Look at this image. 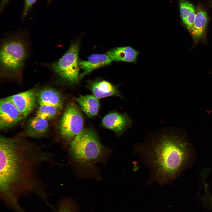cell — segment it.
Wrapping results in <instances>:
<instances>
[{
	"label": "cell",
	"instance_id": "obj_20",
	"mask_svg": "<svg viewBox=\"0 0 212 212\" xmlns=\"http://www.w3.org/2000/svg\"><path fill=\"white\" fill-rule=\"evenodd\" d=\"M57 212H73L71 204L65 201L61 202L58 205Z\"/></svg>",
	"mask_w": 212,
	"mask_h": 212
},
{
	"label": "cell",
	"instance_id": "obj_8",
	"mask_svg": "<svg viewBox=\"0 0 212 212\" xmlns=\"http://www.w3.org/2000/svg\"><path fill=\"white\" fill-rule=\"evenodd\" d=\"M132 120L125 113L114 112L106 115L102 119V125L104 127L118 135L123 133L131 127Z\"/></svg>",
	"mask_w": 212,
	"mask_h": 212
},
{
	"label": "cell",
	"instance_id": "obj_17",
	"mask_svg": "<svg viewBox=\"0 0 212 212\" xmlns=\"http://www.w3.org/2000/svg\"><path fill=\"white\" fill-rule=\"evenodd\" d=\"M60 110L54 106L39 105L36 116L48 120L57 115Z\"/></svg>",
	"mask_w": 212,
	"mask_h": 212
},
{
	"label": "cell",
	"instance_id": "obj_3",
	"mask_svg": "<svg viewBox=\"0 0 212 212\" xmlns=\"http://www.w3.org/2000/svg\"><path fill=\"white\" fill-rule=\"evenodd\" d=\"M96 133L89 128L83 129L70 142L69 151L76 162L90 164L99 161L106 153Z\"/></svg>",
	"mask_w": 212,
	"mask_h": 212
},
{
	"label": "cell",
	"instance_id": "obj_14",
	"mask_svg": "<svg viewBox=\"0 0 212 212\" xmlns=\"http://www.w3.org/2000/svg\"><path fill=\"white\" fill-rule=\"evenodd\" d=\"M75 100L88 117H94L97 114L100 103L98 99L94 95H80Z\"/></svg>",
	"mask_w": 212,
	"mask_h": 212
},
{
	"label": "cell",
	"instance_id": "obj_6",
	"mask_svg": "<svg viewBox=\"0 0 212 212\" xmlns=\"http://www.w3.org/2000/svg\"><path fill=\"white\" fill-rule=\"evenodd\" d=\"M84 123L80 109L75 103H70L65 108L60 120V135L65 140L71 142L83 130Z\"/></svg>",
	"mask_w": 212,
	"mask_h": 212
},
{
	"label": "cell",
	"instance_id": "obj_11",
	"mask_svg": "<svg viewBox=\"0 0 212 212\" xmlns=\"http://www.w3.org/2000/svg\"><path fill=\"white\" fill-rule=\"evenodd\" d=\"M89 87L93 95L98 99L111 96L122 98L119 90V86L106 81L95 82L91 83Z\"/></svg>",
	"mask_w": 212,
	"mask_h": 212
},
{
	"label": "cell",
	"instance_id": "obj_4",
	"mask_svg": "<svg viewBox=\"0 0 212 212\" xmlns=\"http://www.w3.org/2000/svg\"><path fill=\"white\" fill-rule=\"evenodd\" d=\"M27 44L24 39L14 36L4 40L0 52L1 71L7 76L21 73L28 55Z\"/></svg>",
	"mask_w": 212,
	"mask_h": 212
},
{
	"label": "cell",
	"instance_id": "obj_18",
	"mask_svg": "<svg viewBox=\"0 0 212 212\" xmlns=\"http://www.w3.org/2000/svg\"><path fill=\"white\" fill-rule=\"evenodd\" d=\"M178 1L180 17L185 24L187 16L193 6L186 0H178Z\"/></svg>",
	"mask_w": 212,
	"mask_h": 212
},
{
	"label": "cell",
	"instance_id": "obj_10",
	"mask_svg": "<svg viewBox=\"0 0 212 212\" xmlns=\"http://www.w3.org/2000/svg\"><path fill=\"white\" fill-rule=\"evenodd\" d=\"M112 61L106 54H93L86 61H79V67L83 70L80 74V79L96 69L110 64Z\"/></svg>",
	"mask_w": 212,
	"mask_h": 212
},
{
	"label": "cell",
	"instance_id": "obj_15",
	"mask_svg": "<svg viewBox=\"0 0 212 212\" xmlns=\"http://www.w3.org/2000/svg\"><path fill=\"white\" fill-rule=\"evenodd\" d=\"M37 100L39 105L54 106L61 109L63 100L61 95L57 91L50 88L41 90L37 95Z\"/></svg>",
	"mask_w": 212,
	"mask_h": 212
},
{
	"label": "cell",
	"instance_id": "obj_1",
	"mask_svg": "<svg viewBox=\"0 0 212 212\" xmlns=\"http://www.w3.org/2000/svg\"><path fill=\"white\" fill-rule=\"evenodd\" d=\"M23 138H0V196L15 212L21 209L18 201L23 195L34 193L46 202L45 185L39 170L44 164H57L54 154Z\"/></svg>",
	"mask_w": 212,
	"mask_h": 212
},
{
	"label": "cell",
	"instance_id": "obj_12",
	"mask_svg": "<svg viewBox=\"0 0 212 212\" xmlns=\"http://www.w3.org/2000/svg\"><path fill=\"white\" fill-rule=\"evenodd\" d=\"M106 54L112 61L136 63L139 52L128 46L113 48L109 50Z\"/></svg>",
	"mask_w": 212,
	"mask_h": 212
},
{
	"label": "cell",
	"instance_id": "obj_21",
	"mask_svg": "<svg viewBox=\"0 0 212 212\" xmlns=\"http://www.w3.org/2000/svg\"><path fill=\"white\" fill-rule=\"evenodd\" d=\"M37 0H25L23 16L26 15L29 10ZM23 16V17H24Z\"/></svg>",
	"mask_w": 212,
	"mask_h": 212
},
{
	"label": "cell",
	"instance_id": "obj_2",
	"mask_svg": "<svg viewBox=\"0 0 212 212\" xmlns=\"http://www.w3.org/2000/svg\"><path fill=\"white\" fill-rule=\"evenodd\" d=\"M150 170L151 179L161 185L179 175L191 155V146L184 131L174 129L161 132L135 148Z\"/></svg>",
	"mask_w": 212,
	"mask_h": 212
},
{
	"label": "cell",
	"instance_id": "obj_7",
	"mask_svg": "<svg viewBox=\"0 0 212 212\" xmlns=\"http://www.w3.org/2000/svg\"><path fill=\"white\" fill-rule=\"evenodd\" d=\"M24 117L7 97L0 101V128L5 130L22 120Z\"/></svg>",
	"mask_w": 212,
	"mask_h": 212
},
{
	"label": "cell",
	"instance_id": "obj_13",
	"mask_svg": "<svg viewBox=\"0 0 212 212\" xmlns=\"http://www.w3.org/2000/svg\"><path fill=\"white\" fill-rule=\"evenodd\" d=\"M49 126L48 120L36 116L29 121L26 130L21 137L40 138L45 134Z\"/></svg>",
	"mask_w": 212,
	"mask_h": 212
},
{
	"label": "cell",
	"instance_id": "obj_24",
	"mask_svg": "<svg viewBox=\"0 0 212 212\" xmlns=\"http://www.w3.org/2000/svg\"></svg>",
	"mask_w": 212,
	"mask_h": 212
},
{
	"label": "cell",
	"instance_id": "obj_5",
	"mask_svg": "<svg viewBox=\"0 0 212 212\" xmlns=\"http://www.w3.org/2000/svg\"><path fill=\"white\" fill-rule=\"evenodd\" d=\"M79 51L78 44L74 43L59 59L49 65L61 78L72 84L77 83L80 80Z\"/></svg>",
	"mask_w": 212,
	"mask_h": 212
},
{
	"label": "cell",
	"instance_id": "obj_19",
	"mask_svg": "<svg viewBox=\"0 0 212 212\" xmlns=\"http://www.w3.org/2000/svg\"><path fill=\"white\" fill-rule=\"evenodd\" d=\"M196 14L193 6L192 8L186 19L185 25L190 32L191 31L193 25L196 18Z\"/></svg>",
	"mask_w": 212,
	"mask_h": 212
},
{
	"label": "cell",
	"instance_id": "obj_16",
	"mask_svg": "<svg viewBox=\"0 0 212 212\" xmlns=\"http://www.w3.org/2000/svg\"><path fill=\"white\" fill-rule=\"evenodd\" d=\"M208 21L206 11L199 10L196 13L192 29L191 32L193 38L198 40L202 38L205 34Z\"/></svg>",
	"mask_w": 212,
	"mask_h": 212
},
{
	"label": "cell",
	"instance_id": "obj_9",
	"mask_svg": "<svg viewBox=\"0 0 212 212\" xmlns=\"http://www.w3.org/2000/svg\"><path fill=\"white\" fill-rule=\"evenodd\" d=\"M14 105L24 117L27 116L35 107L37 95L32 90L17 93L7 97Z\"/></svg>",
	"mask_w": 212,
	"mask_h": 212
},
{
	"label": "cell",
	"instance_id": "obj_22",
	"mask_svg": "<svg viewBox=\"0 0 212 212\" xmlns=\"http://www.w3.org/2000/svg\"><path fill=\"white\" fill-rule=\"evenodd\" d=\"M10 0H1L0 10L1 11Z\"/></svg>",
	"mask_w": 212,
	"mask_h": 212
},
{
	"label": "cell",
	"instance_id": "obj_23",
	"mask_svg": "<svg viewBox=\"0 0 212 212\" xmlns=\"http://www.w3.org/2000/svg\"><path fill=\"white\" fill-rule=\"evenodd\" d=\"M51 0H48V1H50Z\"/></svg>",
	"mask_w": 212,
	"mask_h": 212
}]
</instances>
